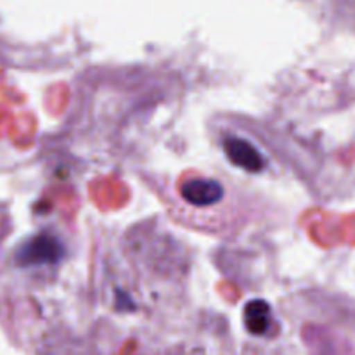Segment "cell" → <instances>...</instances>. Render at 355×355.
<instances>
[{
	"instance_id": "1",
	"label": "cell",
	"mask_w": 355,
	"mask_h": 355,
	"mask_svg": "<svg viewBox=\"0 0 355 355\" xmlns=\"http://www.w3.org/2000/svg\"><path fill=\"white\" fill-rule=\"evenodd\" d=\"M64 245L55 236L38 234L24 243L17 252V263L21 266H45L55 263L64 257Z\"/></svg>"
},
{
	"instance_id": "3",
	"label": "cell",
	"mask_w": 355,
	"mask_h": 355,
	"mask_svg": "<svg viewBox=\"0 0 355 355\" xmlns=\"http://www.w3.org/2000/svg\"><path fill=\"white\" fill-rule=\"evenodd\" d=\"M224 151L227 158L246 172H260L263 168V158L252 142L241 137L224 139Z\"/></svg>"
},
{
	"instance_id": "4",
	"label": "cell",
	"mask_w": 355,
	"mask_h": 355,
	"mask_svg": "<svg viewBox=\"0 0 355 355\" xmlns=\"http://www.w3.org/2000/svg\"><path fill=\"white\" fill-rule=\"evenodd\" d=\"M246 328L252 335H263L270 326V307L263 300H253L245 307Z\"/></svg>"
},
{
	"instance_id": "2",
	"label": "cell",
	"mask_w": 355,
	"mask_h": 355,
	"mask_svg": "<svg viewBox=\"0 0 355 355\" xmlns=\"http://www.w3.org/2000/svg\"><path fill=\"white\" fill-rule=\"evenodd\" d=\"M180 196L193 207H211L224 196V187L215 179L191 177L180 187Z\"/></svg>"
}]
</instances>
